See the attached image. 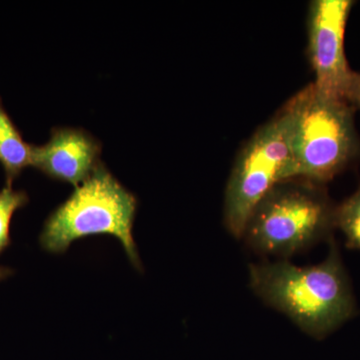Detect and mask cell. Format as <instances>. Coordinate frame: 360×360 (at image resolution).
I'll list each match as a JSON object with an SVG mask.
<instances>
[{
    "label": "cell",
    "mask_w": 360,
    "mask_h": 360,
    "mask_svg": "<svg viewBox=\"0 0 360 360\" xmlns=\"http://www.w3.org/2000/svg\"><path fill=\"white\" fill-rule=\"evenodd\" d=\"M101 142L82 127H53L51 139L33 146L32 165L49 179L75 187L101 165Z\"/></svg>",
    "instance_id": "7"
},
{
    "label": "cell",
    "mask_w": 360,
    "mask_h": 360,
    "mask_svg": "<svg viewBox=\"0 0 360 360\" xmlns=\"http://www.w3.org/2000/svg\"><path fill=\"white\" fill-rule=\"evenodd\" d=\"M250 286L262 302L316 340L328 338L359 311L333 236L328 257L321 264L297 266L281 259L250 264Z\"/></svg>",
    "instance_id": "1"
},
{
    "label": "cell",
    "mask_w": 360,
    "mask_h": 360,
    "mask_svg": "<svg viewBox=\"0 0 360 360\" xmlns=\"http://www.w3.org/2000/svg\"><path fill=\"white\" fill-rule=\"evenodd\" d=\"M290 161V117L283 108L255 132L234 161L224 206V225L233 238H243L255 206L288 179Z\"/></svg>",
    "instance_id": "5"
},
{
    "label": "cell",
    "mask_w": 360,
    "mask_h": 360,
    "mask_svg": "<svg viewBox=\"0 0 360 360\" xmlns=\"http://www.w3.org/2000/svg\"><path fill=\"white\" fill-rule=\"evenodd\" d=\"M335 229L345 238V245L360 250V184L352 195L335 206Z\"/></svg>",
    "instance_id": "9"
},
{
    "label": "cell",
    "mask_w": 360,
    "mask_h": 360,
    "mask_svg": "<svg viewBox=\"0 0 360 360\" xmlns=\"http://www.w3.org/2000/svg\"><path fill=\"white\" fill-rule=\"evenodd\" d=\"M355 4L354 0H314L307 13V58L315 77L312 84L322 94L345 101L355 72L345 52V32Z\"/></svg>",
    "instance_id": "6"
},
{
    "label": "cell",
    "mask_w": 360,
    "mask_h": 360,
    "mask_svg": "<svg viewBox=\"0 0 360 360\" xmlns=\"http://www.w3.org/2000/svg\"><path fill=\"white\" fill-rule=\"evenodd\" d=\"M30 201L25 191L6 186L0 191V255L11 245V222L14 212Z\"/></svg>",
    "instance_id": "10"
},
{
    "label": "cell",
    "mask_w": 360,
    "mask_h": 360,
    "mask_svg": "<svg viewBox=\"0 0 360 360\" xmlns=\"http://www.w3.org/2000/svg\"><path fill=\"white\" fill-rule=\"evenodd\" d=\"M347 101L354 106L355 110H360V72L356 71L354 72L352 84L348 90Z\"/></svg>",
    "instance_id": "11"
},
{
    "label": "cell",
    "mask_w": 360,
    "mask_h": 360,
    "mask_svg": "<svg viewBox=\"0 0 360 360\" xmlns=\"http://www.w3.org/2000/svg\"><path fill=\"white\" fill-rule=\"evenodd\" d=\"M335 206L326 186L284 180L255 206L241 239L258 255L286 259L333 238Z\"/></svg>",
    "instance_id": "3"
},
{
    "label": "cell",
    "mask_w": 360,
    "mask_h": 360,
    "mask_svg": "<svg viewBox=\"0 0 360 360\" xmlns=\"http://www.w3.org/2000/svg\"><path fill=\"white\" fill-rule=\"evenodd\" d=\"M11 274H13V270L7 269V267L0 266V281L6 278V277L11 276Z\"/></svg>",
    "instance_id": "12"
},
{
    "label": "cell",
    "mask_w": 360,
    "mask_h": 360,
    "mask_svg": "<svg viewBox=\"0 0 360 360\" xmlns=\"http://www.w3.org/2000/svg\"><path fill=\"white\" fill-rule=\"evenodd\" d=\"M137 198L101 162L82 184L47 217L40 245L51 253L65 252L77 239L111 234L122 243L127 257L141 269L132 227Z\"/></svg>",
    "instance_id": "4"
},
{
    "label": "cell",
    "mask_w": 360,
    "mask_h": 360,
    "mask_svg": "<svg viewBox=\"0 0 360 360\" xmlns=\"http://www.w3.org/2000/svg\"><path fill=\"white\" fill-rule=\"evenodd\" d=\"M290 117L288 179L326 186L360 160L355 108L310 84L283 106Z\"/></svg>",
    "instance_id": "2"
},
{
    "label": "cell",
    "mask_w": 360,
    "mask_h": 360,
    "mask_svg": "<svg viewBox=\"0 0 360 360\" xmlns=\"http://www.w3.org/2000/svg\"><path fill=\"white\" fill-rule=\"evenodd\" d=\"M32 148L33 144L23 139L0 97V165L6 172V186H13V182L21 172L32 167Z\"/></svg>",
    "instance_id": "8"
}]
</instances>
